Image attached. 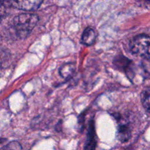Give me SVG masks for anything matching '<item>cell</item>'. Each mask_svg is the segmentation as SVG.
Instances as JSON below:
<instances>
[{"label": "cell", "instance_id": "6da1fadb", "mask_svg": "<svg viewBox=\"0 0 150 150\" xmlns=\"http://www.w3.org/2000/svg\"><path fill=\"white\" fill-rule=\"evenodd\" d=\"M39 21L37 15L33 13H22L13 19V26L16 35L20 38H25L31 33Z\"/></svg>", "mask_w": 150, "mask_h": 150}, {"label": "cell", "instance_id": "7a4b0ae2", "mask_svg": "<svg viewBox=\"0 0 150 150\" xmlns=\"http://www.w3.org/2000/svg\"><path fill=\"white\" fill-rule=\"evenodd\" d=\"M129 47L134 55L150 59V37L144 35H137L130 40Z\"/></svg>", "mask_w": 150, "mask_h": 150}, {"label": "cell", "instance_id": "3957f363", "mask_svg": "<svg viewBox=\"0 0 150 150\" xmlns=\"http://www.w3.org/2000/svg\"><path fill=\"white\" fill-rule=\"evenodd\" d=\"M43 0H6L5 2L15 8L25 11H34L39 8Z\"/></svg>", "mask_w": 150, "mask_h": 150}, {"label": "cell", "instance_id": "277c9868", "mask_svg": "<svg viewBox=\"0 0 150 150\" xmlns=\"http://www.w3.org/2000/svg\"><path fill=\"white\" fill-rule=\"evenodd\" d=\"M131 136V130L125 122H120L117 128V138L121 142H126L130 139Z\"/></svg>", "mask_w": 150, "mask_h": 150}, {"label": "cell", "instance_id": "5b68a950", "mask_svg": "<svg viewBox=\"0 0 150 150\" xmlns=\"http://www.w3.org/2000/svg\"><path fill=\"white\" fill-rule=\"evenodd\" d=\"M97 33L91 27H87L82 34L81 38V42L82 44L85 45H92L95 43L96 40Z\"/></svg>", "mask_w": 150, "mask_h": 150}, {"label": "cell", "instance_id": "8992f818", "mask_svg": "<svg viewBox=\"0 0 150 150\" xmlns=\"http://www.w3.org/2000/svg\"><path fill=\"white\" fill-rule=\"evenodd\" d=\"M95 132L94 125H92V122L91 123L89 127V133H88L87 139H86V144L84 146V150H95L96 146V137H95Z\"/></svg>", "mask_w": 150, "mask_h": 150}, {"label": "cell", "instance_id": "52a82bcc", "mask_svg": "<svg viewBox=\"0 0 150 150\" xmlns=\"http://www.w3.org/2000/svg\"><path fill=\"white\" fill-rule=\"evenodd\" d=\"M75 70V64L69 63L65 64L60 68L59 73L62 77L68 78L71 76Z\"/></svg>", "mask_w": 150, "mask_h": 150}, {"label": "cell", "instance_id": "ba28073f", "mask_svg": "<svg viewBox=\"0 0 150 150\" xmlns=\"http://www.w3.org/2000/svg\"><path fill=\"white\" fill-rule=\"evenodd\" d=\"M142 102L145 109L150 113V87L147 88L142 93Z\"/></svg>", "mask_w": 150, "mask_h": 150}, {"label": "cell", "instance_id": "9c48e42d", "mask_svg": "<svg viewBox=\"0 0 150 150\" xmlns=\"http://www.w3.org/2000/svg\"><path fill=\"white\" fill-rule=\"evenodd\" d=\"M0 150H22V146L18 142H12L0 148Z\"/></svg>", "mask_w": 150, "mask_h": 150}, {"label": "cell", "instance_id": "30bf717a", "mask_svg": "<svg viewBox=\"0 0 150 150\" xmlns=\"http://www.w3.org/2000/svg\"><path fill=\"white\" fill-rule=\"evenodd\" d=\"M4 15V2L1 0H0V22L2 20L3 16Z\"/></svg>", "mask_w": 150, "mask_h": 150}, {"label": "cell", "instance_id": "8fae6325", "mask_svg": "<svg viewBox=\"0 0 150 150\" xmlns=\"http://www.w3.org/2000/svg\"><path fill=\"white\" fill-rule=\"evenodd\" d=\"M136 1L143 4H150V0H136Z\"/></svg>", "mask_w": 150, "mask_h": 150}, {"label": "cell", "instance_id": "7c38bea8", "mask_svg": "<svg viewBox=\"0 0 150 150\" xmlns=\"http://www.w3.org/2000/svg\"><path fill=\"white\" fill-rule=\"evenodd\" d=\"M1 70H2V69H1V67L0 66V75H1Z\"/></svg>", "mask_w": 150, "mask_h": 150}]
</instances>
